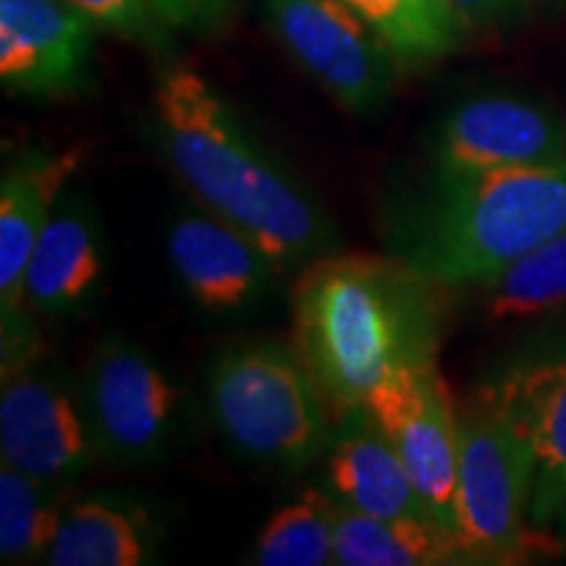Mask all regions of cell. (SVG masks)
Listing matches in <instances>:
<instances>
[{"label": "cell", "mask_w": 566, "mask_h": 566, "mask_svg": "<svg viewBox=\"0 0 566 566\" xmlns=\"http://www.w3.org/2000/svg\"><path fill=\"white\" fill-rule=\"evenodd\" d=\"M451 6L472 32H509L520 30L533 17V0H443Z\"/></svg>", "instance_id": "cell-25"}, {"label": "cell", "mask_w": 566, "mask_h": 566, "mask_svg": "<svg viewBox=\"0 0 566 566\" xmlns=\"http://www.w3.org/2000/svg\"><path fill=\"white\" fill-rule=\"evenodd\" d=\"M336 564L457 566L478 562L457 530L433 516H373L338 504Z\"/></svg>", "instance_id": "cell-18"}, {"label": "cell", "mask_w": 566, "mask_h": 566, "mask_svg": "<svg viewBox=\"0 0 566 566\" xmlns=\"http://www.w3.org/2000/svg\"><path fill=\"white\" fill-rule=\"evenodd\" d=\"M69 488L0 464V562H45L71 501Z\"/></svg>", "instance_id": "cell-20"}, {"label": "cell", "mask_w": 566, "mask_h": 566, "mask_svg": "<svg viewBox=\"0 0 566 566\" xmlns=\"http://www.w3.org/2000/svg\"><path fill=\"white\" fill-rule=\"evenodd\" d=\"M80 391L97 454L105 459L153 464L179 436V386L150 354L124 338L97 346Z\"/></svg>", "instance_id": "cell-7"}, {"label": "cell", "mask_w": 566, "mask_h": 566, "mask_svg": "<svg viewBox=\"0 0 566 566\" xmlns=\"http://www.w3.org/2000/svg\"><path fill=\"white\" fill-rule=\"evenodd\" d=\"M433 168L480 174L566 160V126L548 105L504 92L459 101L430 142Z\"/></svg>", "instance_id": "cell-11"}, {"label": "cell", "mask_w": 566, "mask_h": 566, "mask_svg": "<svg viewBox=\"0 0 566 566\" xmlns=\"http://www.w3.org/2000/svg\"><path fill=\"white\" fill-rule=\"evenodd\" d=\"M97 30L129 40L147 51H171V27L155 11L153 0H69Z\"/></svg>", "instance_id": "cell-23"}, {"label": "cell", "mask_w": 566, "mask_h": 566, "mask_svg": "<svg viewBox=\"0 0 566 566\" xmlns=\"http://www.w3.org/2000/svg\"><path fill=\"white\" fill-rule=\"evenodd\" d=\"M533 457L512 420L478 391L459 412L457 533L478 564H522L562 541L530 525Z\"/></svg>", "instance_id": "cell-5"}, {"label": "cell", "mask_w": 566, "mask_h": 566, "mask_svg": "<svg viewBox=\"0 0 566 566\" xmlns=\"http://www.w3.org/2000/svg\"><path fill=\"white\" fill-rule=\"evenodd\" d=\"M95 30L69 0H0V82L38 101L80 95L92 84Z\"/></svg>", "instance_id": "cell-12"}, {"label": "cell", "mask_w": 566, "mask_h": 566, "mask_svg": "<svg viewBox=\"0 0 566 566\" xmlns=\"http://www.w3.org/2000/svg\"><path fill=\"white\" fill-rule=\"evenodd\" d=\"M472 289L491 321H527L554 313L566 304V229Z\"/></svg>", "instance_id": "cell-21"}, {"label": "cell", "mask_w": 566, "mask_h": 566, "mask_svg": "<svg viewBox=\"0 0 566 566\" xmlns=\"http://www.w3.org/2000/svg\"><path fill=\"white\" fill-rule=\"evenodd\" d=\"M0 451L27 475L71 485L97 457L82 391L45 354L3 373Z\"/></svg>", "instance_id": "cell-8"}, {"label": "cell", "mask_w": 566, "mask_h": 566, "mask_svg": "<svg viewBox=\"0 0 566 566\" xmlns=\"http://www.w3.org/2000/svg\"><path fill=\"white\" fill-rule=\"evenodd\" d=\"M480 394L527 441L533 457L530 525L537 533L556 535L566 512V334L516 352L480 386Z\"/></svg>", "instance_id": "cell-9"}, {"label": "cell", "mask_w": 566, "mask_h": 566, "mask_svg": "<svg viewBox=\"0 0 566 566\" xmlns=\"http://www.w3.org/2000/svg\"><path fill=\"white\" fill-rule=\"evenodd\" d=\"M210 412L239 454L302 470L328 449L334 409L294 346L233 344L208 370Z\"/></svg>", "instance_id": "cell-4"}, {"label": "cell", "mask_w": 566, "mask_h": 566, "mask_svg": "<svg viewBox=\"0 0 566 566\" xmlns=\"http://www.w3.org/2000/svg\"><path fill=\"white\" fill-rule=\"evenodd\" d=\"M535 9L551 11V13H564L566 11V0H533Z\"/></svg>", "instance_id": "cell-26"}, {"label": "cell", "mask_w": 566, "mask_h": 566, "mask_svg": "<svg viewBox=\"0 0 566 566\" xmlns=\"http://www.w3.org/2000/svg\"><path fill=\"white\" fill-rule=\"evenodd\" d=\"M153 132L195 200L244 231L281 273L336 252V226L317 197L265 150L200 71L184 63L160 71Z\"/></svg>", "instance_id": "cell-1"}, {"label": "cell", "mask_w": 566, "mask_h": 566, "mask_svg": "<svg viewBox=\"0 0 566 566\" xmlns=\"http://www.w3.org/2000/svg\"><path fill=\"white\" fill-rule=\"evenodd\" d=\"M443 292L394 254L331 252L300 271L294 349L334 415L359 407L388 375L436 363Z\"/></svg>", "instance_id": "cell-2"}, {"label": "cell", "mask_w": 566, "mask_h": 566, "mask_svg": "<svg viewBox=\"0 0 566 566\" xmlns=\"http://www.w3.org/2000/svg\"><path fill=\"white\" fill-rule=\"evenodd\" d=\"M87 158L82 145L66 150H27L9 160L0 181V313L30 310L24 296L27 265L69 179Z\"/></svg>", "instance_id": "cell-14"}, {"label": "cell", "mask_w": 566, "mask_h": 566, "mask_svg": "<svg viewBox=\"0 0 566 566\" xmlns=\"http://www.w3.org/2000/svg\"><path fill=\"white\" fill-rule=\"evenodd\" d=\"M325 488L338 504L373 516H430L399 451L367 409L336 415Z\"/></svg>", "instance_id": "cell-16"}, {"label": "cell", "mask_w": 566, "mask_h": 566, "mask_svg": "<svg viewBox=\"0 0 566 566\" xmlns=\"http://www.w3.org/2000/svg\"><path fill=\"white\" fill-rule=\"evenodd\" d=\"M153 6L174 32L189 34L223 30L233 13V0H153Z\"/></svg>", "instance_id": "cell-24"}, {"label": "cell", "mask_w": 566, "mask_h": 566, "mask_svg": "<svg viewBox=\"0 0 566 566\" xmlns=\"http://www.w3.org/2000/svg\"><path fill=\"white\" fill-rule=\"evenodd\" d=\"M260 6L283 51L344 111L370 116L391 101L399 63L344 0H260Z\"/></svg>", "instance_id": "cell-6"}, {"label": "cell", "mask_w": 566, "mask_h": 566, "mask_svg": "<svg viewBox=\"0 0 566 566\" xmlns=\"http://www.w3.org/2000/svg\"><path fill=\"white\" fill-rule=\"evenodd\" d=\"M338 501L328 488H304L296 499L275 509L260 530L252 564L325 566L336 564Z\"/></svg>", "instance_id": "cell-22"}, {"label": "cell", "mask_w": 566, "mask_h": 566, "mask_svg": "<svg viewBox=\"0 0 566 566\" xmlns=\"http://www.w3.org/2000/svg\"><path fill=\"white\" fill-rule=\"evenodd\" d=\"M554 533H556L558 537H564V541H566V512H564L562 520H558V525H556Z\"/></svg>", "instance_id": "cell-27"}, {"label": "cell", "mask_w": 566, "mask_h": 566, "mask_svg": "<svg viewBox=\"0 0 566 566\" xmlns=\"http://www.w3.org/2000/svg\"><path fill=\"white\" fill-rule=\"evenodd\" d=\"M363 407L391 438L430 516L457 530L459 409L438 365L422 363L391 373Z\"/></svg>", "instance_id": "cell-10"}, {"label": "cell", "mask_w": 566, "mask_h": 566, "mask_svg": "<svg viewBox=\"0 0 566 566\" xmlns=\"http://www.w3.org/2000/svg\"><path fill=\"white\" fill-rule=\"evenodd\" d=\"M105 281V244L95 210L63 192L27 265L24 296L45 317H74L92 307Z\"/></svg>", "instance_id": "cell-15"}, {"label": "cell", "mask_w": 566, "mask_h": 566, "mask_svg": "<svg viewBox=\"0 0 566 566\" xmlns=\"http://www.w3.org/2000/svg\"><path fill=\"white\" fill-rule=\"evenodd\" d=\"M386 252L438 286L472 289L566 229V160L480 174L433 171L391 202Z\"/></svg>", "instance_id": "cell-3"}, {"label": "cell", "mask_w": 566, "mask_h": 566, "mask_svg": "<svg viewBox=\"0 0 566 566\" xmlns=\"http://www.w3.org/2000/svg\"><path fill=\"white\" fill-rule=\"evenodd\" d=\"M158 556L150 512L122 495L69 501L45 562L51 566H142Z\"/></svg>", "instance_id": "cell-17"}, {"label": "cell", "mask_w": 566, "mask_h": 566, "mask_svg": "<svg viewBox=\"0 0 566 566\" xmlns=\"http://www.w3.org/2000/svg\"><path fill=\"white\" fill-rule=\"evenodd\" d=\"M168 258L184 292L216 315L258 304L283 275L258 244L208 208H184L168 223Z\"/></svg>", "instance_id": "cell-13"}, {"label": "cell", "mask_w": 566, "mask_h": 566, "mask_svg": "<svg viewBox=\"0 0 566 566\" xmlns=\"http://www.w3.org/2000/svg\"><path fill=\"white\" fill-rule=\"evenodd\" d=\"M391 48L401 74L422 71L462 51L470 24L443 0H344Z\"/></svg>", "instance_id": "cell-19"}]
</instances>
